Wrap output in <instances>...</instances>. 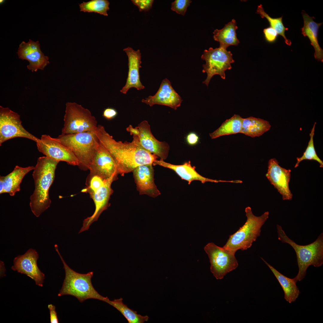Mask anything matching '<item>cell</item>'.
<instances>
[{
  "label": "cell",
  "instance_id": "obj_31",
  "mask_svg": "<svg viewBox=\"0 0 323 323\" xmlns=\"http://www.w3.org/2000/svg\"><path fill=\"white\" fill-rule=\"evenodd\" d=\"M316 124V123H315L311 130L310 134V139L305 151L304 153L301 157L299 158L297 157L296 158L297 162L295 166V168L298 167L299 163L304 160L316 161L319 164L320 167H323V161L317 155L314 147L313 138Z\"/></svg>",
  "mask_w": 323,
  "mask_h": 323
},
{
  "label": "cell",
  "instance_id": "obj_12",
  "mask_svg": "<svg viewBox=\"0 0 323 323\" xmlns=\"http://www.w3.org/2000/svg\"><path fill=\"white\" fill-rule=\"evenodd\" d=\"M39 255L35 249H30L23 255H19L14 259L11 269L14 271L26 275L33 279L35 284L42 287L45 274L39 268L37 264Z\"/></svg>",
  "mask_w": 323,
  "mask_h": 323
},
{
  "label": "cell",
  "instance_id": "obj_15",
  "mask_svg": "<svg viewBox=\"0 0 323 323\" xmlns=\"http://www.w3.org/2000/svg\"><path fill=\"white\" fill-rule=\"evenodd\" d=\"M17 53L19 58L29 61L27 68L32 72L38 69L43 70L50 63L48 57L41 50L39 41L34 42L30 39L27 43L22 42Z\"/></svg>",
  "mask_w": 323,
  "mask_h": 323
},
{
  "label": "cell",
  "instance_id": "obj_23",
  "mask_svg": "<svg viewBox=\"0 0 323 323\" xmlns=\"http://www.w3.org/2000/svg\"><path fill=\"white\" fill-rule=\"evenodd\" d=\"M304 20V26L301 28L304 36H307L311 45L315 50L314 57L318 61L323 62V50L319 45L318 41V33L320 26L323 23H317L313 20V16H310L304 10L301 12Z\"/></svg>",
  "mask_w": 323,
  "mask_h": 323
},
{
  "label": "cell",
  "instance_id": "obj_5",
  "mask_svg": "<svg viewBox=\"0 0 323 323\" xmlns=\"http://www.w3.org/2000/svg\"><path fill=\"white\" fill-rule=\"evenodd\" d=\"M247 220L244 224L235 233L229 236L223 247L234 253L240 249L246 250L260 235L261 229L269 217V212L266 211L260 216L253 214L251 208H246Z\"/></svg>",
  "mask_w": 323,
  "mask_h": 323
},
{
  "label": "cell",
  "instance_id": "obj_7",
  "mask_svg": "<svg viewBox=\"0 0 323 323\" xmlns=\"http://www.w3.org/2000/svg\"><path fill=\"white\" fill-rule=\"evenodd\" d=\"M62 134L95 131L98 125L90 111L75 102L66 103Z\"/></svg>",
  "mask_w": 323,
  "mask_h": 323
},
{
  "label": "cell",
  "instance_id": "obj_19",
  "mask_svg": "<svg viewBox=\"0 0 323 323\" xmlns=\"http://www.w3.org/2000/svg\"><path fill=\"white\" fill-rule=\"evenodd\" d=\"M152 164L139 165L132 171L137 190L141 194L155 197L161 194L154 182Z\"/></svg>",
  "mask_w": 323,
  "mask_h": 323
},
{
  "label": "cell",
  "instance_id": "obj_4",
  "mask_svg": "<svg viewBox=\"0 0 323 323\" xmlns=\"http://www.w3.org/2000/svg\"><path fill=\"white\" fill-rule=\"evenodd\" d=\"M278 239L283 243L289 244L296 255L298 272L293 279L296 282L304 278L309 266L318 267L323 264V233H321L313 242L306 245L297 244L286 235L282 226H276Z\"/></svg>",
  "mask_w": 323,
  "mask_h": 323
},
{
  "label": "cell",
  "instance_id": "obj_29",
  "mask_svg": "<svg viewBox=\"0 0 323 323\" xmlns=\"http://www.w3.org/2000/svg\"><path fill=\"white\" fill-rule=\"evenodd\" d=\"M256 13L260 14L262 18H266L270 27L276 31L278 35L282 36L284 38L285 43L288 45H291V40L287 39L285 35V31H287L288 28L285 27L283 23L282 16L276 18L271 17L265 11L261 4L258 6Z\"/></svg>",
  "mask_w": 323,
  "mask_h": 323
},
{
  "label": "cell",
  "instance_id": "obj_8",
  "mask_svg": "<svg viewBox=\"0 0 323 323\" xmlns=\"http://www.w3.org/2000/svg\"><path fill=\"white\" fill-rule=\"evenodd\" d=\"M201 58L206 62L203 65L202 72L206 73L207 77L203 83L207 86L212 77L216 74L225 79V71L231 69V64L234 62L231 52L220 46L215 49L210 48L205 50Z\"/></svg>",
  "mask_w": 323,
  "mask_h": 323
},
{
  "label": "cell",
  "instance_id": "obj_32",
  "mask_svg": "<svg viewBox=\"0 0 323 323\" xmlns=\"http://www.w3.org/2000/svg\"><path fill=\"white\" fill-rule=\"evenodd\" d=\"M191 2L190 0H175L172 3L171 9L177 13L184 16Z\"/></svg>",
  "mask_w": 323,
  "mask_h": 323
},
{
  "label": "cell",
  "instance_id": "obj_25",
  "mask_svg": "<svg viewBox=\"0 0 323 323\" xmlns=\"http://www.w3.org/2000/svg\"><path fill=\"white\" fill-rule=\"evenodd\" d=\"M237 28L236 21L233 19L222 29L214 31V39L220 42V46L227 48L230 45H237L240 42L236 32Z\"/></svg>",
  "mask_w": 323,
  "mask_h": 323
},
{
  "label": "cell",
  "instance_id": "obj_27",
  "mask_svg": "<svg viewBox=\"0 0 323 323\" xmlns=\"http://www.w3.org/2000/svg\"><path fill=\"white\" fill-rule=\"evenodd\" d=\"M243 118L238 115H234L226 120L216 130L209 134L211 138L214 139L226 135L240 133Z\"/></svg>",
  "mask_w": 323,
  "mask_h": 323
},
{
  "label": "cell",
  "instance_id": "obj_28",
  "mask_svg": "<svg viewBox=\"0 0 323 323\" xmlns=\"http://www.w3.org/2000/svg\"><path fill=\"white\" fill-rule=\"evenodd\" d=\"M108 304L118 310L126 318L129 323H143L148 320V316H142L138 314L136 311L130 309L124 304L123 302L122 298L112 301L109 300Z\"/></svg>",
  "mask_w": 323,
  "mask_h": 323
},
{
  "label": "cell",
  "instance_id": "obj_30",
  "mask_svg": "<svg viewBox=\"0 0 323 323\" xmlns=\"http://www.w3.org/2000/svg\"><path fill=\"white\" fill-rule=\"evenodd\" d=\"M109 2L107 0H91L79 4L80 11L95 12L108 16Z\"/></svg>",
  "mask_w": 323,
  "mask_h": 323
},
{
  "label": "cell",
  "instance_id": "obj_22",
  "mask_svg": "<svg viewBox=\"0 0 323 323\" xmlns=\"http://www.w3.org/2000/svg\"><path fill=\"white\" fill-rule=\"evenodd\" d=\"M34 169L33 166L23 167L16 165L9 174L4 176H0V194L6 193L11 196H14L20 191V184L24 176Z\"/></svg>",
  "mask_w": 323,
  "mask_h": 323
},
{
  "label": "cell",
  "instance_id": "obj_20",
  "mask_svg": "<svg viewBox=\"0 0 323 323\" xmlns=\"http://www.w3.org/2000/svg\"><path fill=\"white\" fill-rule=\"evenodd\" d=\"M123 51L128 57L129 70L126 83L120 92L126 94L131 88H135L140 90L144 89L145 87L140 79L139 70L141 67V54L140 50L135 51L129 47L124 48Z\"/></svg>",
  "mask_w": 323,
  "mask_h": 323
},
{
  "label": "cell",
  "instance_id": "obj_40",
  "mask_svg": "<svg viewBox=\"0 0 323 323\" xmlns=\"http://www.w3.org/2000/svg\"><path fill=\"white\" fill-rule=\"evenodd\" d=\"M0 4H3L5 1L4 0H0Z\"/></svg>",
  "mask_w": 323,
  "mask_h": 323
},
{
  "label": "cell",
  "instance_id": "obj_35",
  "mask_svg": "<svg viewBox=\"0 0 323 323\" xmlns=\"http://www.w3.org/2000/svg\"><path fill=\"white\" fill-rule=\"evenodd\" d=\"M97 175L92 176L88 189L89 192L96 191L104 184L105 180Z\"/></svg>",
  "mask_w": 323,
  "mask_h": 323
},
{
  "label": "cell",
  "instance_id": "obj_24",
  "mask_svg": "<svg viewBox=\"0 0 323 323\" xmlns=\"http://www.w3.org/2000/svg\"><path fill=\"white\" fill-rule=\"evenodd\" d=\"M261 258L269 268L279 283L284 291L285 300L289 303L295 301L300 293L296 282L293 278H289L280 273L263 258Z\"/></svg>",
  "mask_w": 323,
  "mask_h": 323
},
{
  "label": "cell",
  "instance_id": "obj_13",
  "mask_svg": "<svg viewBox=\"0 0 323 323\" xmlns=\"http://www.w3.org/2000/svg\"><path fill=\"white\" fill-rule=\"evenodd\" d=\"M291 171L290 169H286L280 166L275 158L271 159L269 161L266 176L282 196L284 200H291L292 198V194L289 187Z\"/></svg>",
  "mask_w": 323,
  "mask_h": 323
},
{
  "label": "cell",
  "instance_id": "obj_14",
  "mask_svg": "<svg viewBox=\"0 0 323 323\" xmlns=\"http://www.w3.org/2000/svg\"><path fill=\"white\" fill-rule=\"evenodd\" d=\"M114 173L109 178L105 180L104 184L97 189L90 192L91 196L94 202L95 208L92 215L85 219L83 226L79 233L88 230L91 225L98 219L103 211L106 208L108 201L112 192L111 184L117 174Z\"/></svg>",
  "mask_w": 323,
  "mask_h": 323
},
{
  "label": "cell",
  "instance_id": "obj_3",
  "mask_svg": "<svg viewBox=\"0 0 323 323\" xmlns=\"http://www.w3.org/2000/svg\"><path fill=\"white\" fill-rule=\"evenodd\" d=\"M54 247L62 261L65 272V278L58 296L72 295L81 302L87 299L93 298L108 303L109 300V298L100 295L92 285L91 278L93 276V272L81 274L74 271L65 261L59 251L57 245H55Z\"/></svg>",
  "mask_w": 323,
  "mask_h": 323
},
{
  "label": "cell",
  "instance_id": "obj_9",
  "mask_svg": "<svg viewBox=\"0 0 323 323\" xmlns=\"http://www.w3.org/2000/svg\"><path fill=\"white\" fill-rule=\"evenodd\" d=\"M211 263L210 270L217 279H221L228 273L238 266L235 253L213 242L208 243L204 247Z\"/></svg>",
  "mask_w": 323,
  "mask_h": 323
},
{
  "label": "cell",
  "instance_id": "obj_38",
  "mask_svg": "<svg viewBox=\"0 0 323 323\" xmlns=\"http://www.w3.org/2000/svg\"><path fill=\"white\" fill-rule=\"evenodd\" d=\"M186 139L188 144L194 145L197 143L199 140V137L196 133L191 132L187 135Z\"/></svg>",
  "mask_w": 323,
  "mask_h": 323
},
{
  "label": "cell",
  "instance_id": "obj_2",
  "mask_svg": "<svg viewBox=\"0 0 323 323\" xmlns=\"http://www.w3.org/2000/svg\"><path fill=\"white\" fill-rule=\"evenodd\" d=\"M59 162L45 156L38 158L32 176L35 188L30 197L32 212L39 217L50 206L51 201L49 191L54 178L55 170Z\"/></svg>",
  "mask_w": 323,
  "mask_h": 323
},
{
  "label": "cell",
  "instance_id": "obj_16",
  "mask_svg": "<svg viewBox=\"0 0 323 323\" xmlns=\"http://www.w3.org/2000/svg\"><path fill=\"white\" fill-rule=\"evenodd\" d=\"M91 174L106 179L117 172L116 163L108 151L100 143L96 150L89 169Z\"/></svg>",
  "mask_w": 323,
  "mask_h": 323
},
{
  "label": "cell",
  "instance_id": "obj_10",
  "mask_svg": "<svg viewBox=\"0 0 323 323\" xmlns=\"http://www.w3.org/2000/svg\"><path fill=\"white\" fill-rule=\"evenodd\" d=\"M16 137L26 138L36 142L39 139L24 128L18 113L8 107L0 106V145L8 140Z\"/></svg>",
  "mask_w": 323,
  "mask_h": 323
},
{
  "label": "cell",
  "instance_id": "obj_1",
  "mask_svg": "<svg viewBox=\"0 0 323 323\" xmlns=\"http://www.w3.org/2000/svg\"><path fill=\"white\" fill-rule=\"evenodd\" d=\"M96 134L100 143L108 151L117 166L118 173L122 176L141 165L152 164L158 157L144 149L140 144L138 136L133 137L131 142L117 141L98 125Z\"/></svg>",
  "mask_w": 323,
  "mask_h": 323
},
{
  "label": "cell",
  "instance_id": "obj_36",
  "mask_svg": "<svg viewBox=\"0 0 323 323\" xmlns=\"http://www.w3.org/2000/svg\"><path fill=\"white\" fill-rule=\"evenodd\" d=\"M118 114L116 110L112 108L108 107L104 109L103 116L107 120H110L114 118Z\"/></svg>",
  "mask_w": 323,
  "mask_h": 323
},
{
  "label": "cell",
  "instance_id": "obj_39",
  "mask_svg": "<svg viewBox=\"0 0 323 323\" xmlns=\"http://www.w3.org/2000/svg\"><path fill=\"white\" fill-rule=\"evenodd\" d=\"M126 130L130 133L131 135H133L134 136H138V137L139 135L140 131L137 127L134 128L132 125H130L127 128Z\"/></svg>",
  "mask_w": 323,
  "mask_h": 323
},
{
  "label": "cell",
  "instance_id": "obj_34",
  "mask_svg": "<svg viewBox=\"0 0 323 323\" xmlns=\"http://www.w3.org/2000/svg\"><path fill=\"white\" fill-rule=\"evenodd\" d=\"M154 1L153 0H132L131 1L138 7L140 12L148 11L152 7Z\"/></svg>",
  "mask_w": 323,
  "mask_h": 323
},
{
  "label": "cell",
  "instance_id": "obj_33",
  "mask_svg": "<svg viewBox=\"0 0 323 323\" xmlns=\"http://www.w3.org/2000/svg\"><path fill=\"white\" fill-rule=\"evenodd\" d=\"M264 36L266 41L269 43H274L277 41L278 34L276 31L271 27H267L263 30Z\"/></svg>",
  "mask_w": 323,
  "mask_h": 323
},
{
  "label": "cell",
  "instance_id": "obj_21",
  "mask_svg": "<svg viewBox=\"0 0 323 323\" xmlns=\"http://www.w3.org/2000/svg\"><path fill=\"white\" fill-rule=\"evenodd\" d=\"M153 165H159L173 170L182 179L187 181L188 184H190L194 180L199 181L202 183L207 182L216 183L234 182V181L218 180L205 177L196 171L195 167L191 165L190 161L185 162L182 165H175L166 162L162 159H156L153 162Z\"/></svg>",
  "mask_w": 323,
  "mask_h": 323
},
{
  "label": "cell",
  "instance_id": "obj_6",
  "mask_svg": "<svg viewBox=\"0 0 323 323\" xmlns=\"http://www.w3.org/2000/svg\"><path fill=\"white\" fill-rule=\"evenodd\" d=\"M56 139L73 153L80 167L89 169L100 141L95 131L71 134H61Z\"/></svg>",
  "mask_w": 323,
  "mask_h": 323
},
{
  "label": "cell",
  "instance_id": "obj_26",
  "mask_svg": "<svg viewBox=\"0 0 323 323\" xmlns=\"http://www.w3.org/2000/svg\"><path fill=\"white\" fill-rule=\"evenodd\" d=\"M271 127L266 120L250 117L243 118L240 133L252 137H259L269 130Z\"/></svg>",
  "mask_w": 323,
  "mask_h": 323
},
{
  "label": "cell",
  "instance_id": "obj_18",
  "mask_svg": "<svg viewBox=\"0 0 323 323\" xmlns=\"http://www.w3.org/2000/svg\"><path fill=\"white\" fill-rule=\"evenodd\" d=\"M182 101L181 97L172 86L167 78L162 80L160 87L153 96H149L141 101L152 106L155 104L166 106L174 110L179 107Z\"/></svg>",
  "mask_w": 323,
  "mask_h": 323
},
{
  "label": "cell",
  "instance_id": "obj_37",
  "mask_svg": "<svg viewBox=\"0 0 323 323\" xmlns=\"http://www.w3.org/2000/svg\"><path fill=\"white\" fill-rule=\"evenodd\" d=\"M48 308L50 312L51 323H59L55 306L52 304H49L48 305Z\"/></svg>",
  "mask_w": 323,
  "mask_h": 323
},
{
  "label": "cell",
  "instance_id": "obj_11",
  "mask_svg": "<svg viewBox=\"0 0 323 323\" xmlns=\"http://www.w3.org/2000/svg\"><path fill=\"white\" fill-rule=\"evenodd\" d=\"M39 151L54 160L79 166V162L73 153L55 138L43 135L36 142Z\"/></svg>",
  "mask_w": 323,
  "mask_h": 323
},
{
  "label": "cell",
  "instance_id": "obj_17",
  "mask_svg": "<svg viewBox=\"0 0 323 323\" xmlns=\"http://www.w3.org/2000/svg\"><path fill=\"white\" fill-rule=\"evenodd\" d=\"M137 127L140 131L138 138L141 147L161 159H165L170 149L168 144L165 141H160L156 139L151 132L150 125L147 121H141Z\"/></svg>",
  "mask_w": 323,
  "mask_h": 323
}]
</instances>
